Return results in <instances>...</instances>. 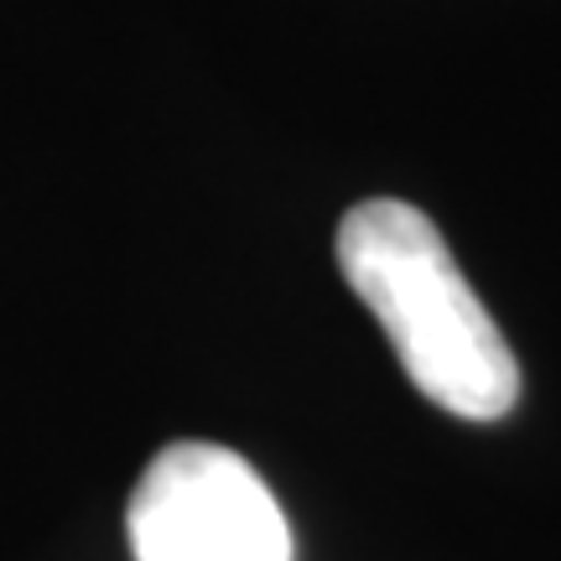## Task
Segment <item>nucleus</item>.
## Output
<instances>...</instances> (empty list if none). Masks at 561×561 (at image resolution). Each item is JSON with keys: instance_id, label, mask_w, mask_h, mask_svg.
Masks as SVG:
<instances>
[{"instance_id": "obj_1", "label": "nucleus", "mask_w": 561, "mask_h": 561, "mask_svg": "<svg viewBox=\"0 0 561 561\" xmlns=\"http://www.w3.org/2000/svg\"><path fill=\"white\" fill-rule=\"evenodd\" d=\"M339 265L426 401L462 421L515 411L520 364L421 208L401 198L348 208L339 224Z\"/></svg>"}, {"instance_id": "obj_2", "label": "nucleus", "mask_w": 561, "mask_h": 561, "mask_svg": "<svg viewBox=\"0 0 561 561\" xmlns=\"http://www.w3.org/2000/svg\"><path fill=\"white\" fill-rule=\"evenodd\" d=\"M136 561H291V525L265 479L219 442H172L140 473L130 515Z\"/></svg>"}]
</instances>
